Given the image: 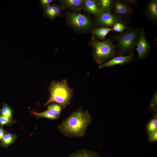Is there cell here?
<instances>
[{
    "instance_id": "15",
    "label": "cell",
    "mask_w": 157,
    "mask_h": 157,
    "mask_svg": "<svg viewBox=\"0 0 157 157\" xmlns=\"http://www.w3.org/2000/svg\"><path fill=\"white\" fill-rule=\"evenodd\" d=\"M60 2L65 6L74 10H80L82 8L83 0H62Z\"/></svg>"
},
{
    "instance_id": "2",
    "label": "cell",
    "mask_w": 157,
    "mask_h": 157,
    "mask_svg": "<svg viewBox=\"0 0 157 157\" xmlns=\"http://www.w3.org/2000/svg\"><path fill=\"white\" fill-rule=\"evenodd\" d=\"M49 90L50 96L44 106L55 103L58 104L63 109H65L69 104L73 97V90L69 87L66 79L52 81Z\"/></svg>"
},
{
    "instance_id": "24",
    "label": "cell",
    "mask_w": 157,
    "mask_h": 157,
    "mask_svg": "<svg viewBox=\"0 0 157 157\" xmlns=\"http://www.w3.org/2000/svg\"><path fill=\"white\" fill-rule=\"evenodd\" d=\"M53 0H40V4L42 8L44 9L46 7L50 5V3L53 2Z\"/></svg>"
},
{
    "instance_id": "28",
    "label": "cell",
    "mask_w": 157,
    "mask_h": 157,
    "mask_svg": "<svg viewBox=\"0 0 157 157\" xmlns=\"http://www.w3.org/2000/svg\"><path fill=\"white\" fill-rule=\"evenodd\" d=\"M124 3H126L131 4H135L137 3V2L135 0H124L122 1Z\"/></svg>"
},
{
    "instance_id": "12",
    "label": "cell",
    "mask_w": 157,
    "mask_h": 157,
    "mask_svg": "<svg viewBox=\"0 0 157 157\" xmlns=\"http://www.w3.org/2000/svg\"><path fill=\"white\" fill-rule=\"evenodd\" d=\"M61 8L58 5L53 4L44 9L43 15L47 17L50 20H53L61 14Z\"/></svg>"
},
{
    "instance_id": "6",
    "label": "cell",
    "mask_w": 157,
    "mask_h": 157,
    "mask_svg": "<svg viewBox=\"0 0 157 157\" xmlns=\"http://www.w3.org/2000/svg\"><path fill=\"white\" fill-rule=\"evenodd\" d=\"M124 22L119 17L116 16L111 11H102L96 16L95 22L101 27L112 28L114 24L117 22Z\"/></svg>"
},
{
    "instance_id": "11",
    "label": "cell",
    "mask_w": 157,
    "mask_h": 157,
    "mask_svg": "<svg viewBox=\"0 0 157 157\" xmlns=\"http://www.w3.org/2000/svg\"><path fill=\"white\" fill-rule=\"evenodd\" d=\"M147 17L153 22L157 20V1L151 0L148 3L144 11Z\"/></svg>"
},
{
    "instance_id": "16",
    "label": "cell",
    "mask_w": 157,
    "mask_h": 157,
    "mask_svg": "<svg viewBox=\"0 0 157 157\" xmlns=\"http://www.w3.org/2000/svg\"><path fill=\"white\" fill-rule=\"evenodd\" d=\"M113 31V30L112 28L100 27L93 30L92 34L101 40H103L108 33Z\"/></svg>"
},
{
    "instance_id": "18",
    "label": "cell",
    "mask_w": 157,
    "mask_h": 157,
    "mask_svg": "<svg viewBox=\"0 0 157 157\" xmlns=\"http://www.w3.org/2000/svg\"><path fill=\"white\" fill-rule=\"evenodd\" d=\"M113 0H99L98 4L101 11H110L112 8Z\"/></svg>"
},
{
    "instance_id": "25",
    "label": "cell",
    "mask_w": 157,
    "mask_h": 157,
    "mask_svg": "<svg viewBox=\"0 0 157 157\" xmlns=\"http://www.w3.org/2000/svg\"><path fill=\"white\" fill-rule=\"evenodd\" d=\"M149 135V140L151 142H156L157 140V130Z\"/></svg>"
},
{
    "instance_id": "10",
    "label": "cell",
    "mask_w": 157,
    "mask_h": 157,
    "mask_svg": "<svg viewBox=\"0 0 157 157\" xmlns=\"http://www.w3.org/2000/svg\"><path fill=\"white\" fill-rule=\"evenodd\" d=\"M82 8L87 12L94 14L96 16L102 12L99 7L98 3L93 0H83Z\"/></svg>"
},
{
    "instance_id": "17",
    "label": "cell",
    "mask_w": 157,
    "mask_h": 157,
    "mask_svg": "<svg viewBox=\"0 0 157 157\" xmlns=\"http://www.w3.org/2000/svg\"><path fill=\"white\" fill-rule=\"evenodd\" d=\"M31 112L37 118H43L53 120L59 119L55 115L47 109L41 113H37L33 111H31Z\"/></svg>"
},
{
    "instance_id": "8",
    "label": "cell",
    "mask_w": 157,
    "mask_h": 157,
    "mask_svg": "<svg viewBox=\"0 0 157 157\" xmlns=\"http://www.w3.org/2000/svg\"><path fill=\"white\" fill-rule=\"evenodd\" d=\"M115 13L119 17H125L130 15L133 11L131 8L122 1H113L112 6Z\"/></svg>"
},
{
    "instance_id": "22",
    "label": "cell",
    "mask_w": 157,
    "mask_h": 157,
    "mask_svg": "<svg viewBox=\"0 0 157 157\" xmlns=\"http://www.w3.org/2000/svg\"><path fill=\"white\" fill-rule=\"evenodd\" d=\"M16 122L15 120L7 118L0 115V125L3 127L4 125L11 126Z\"/></svg>"
},
{
    "instance_id": "7",
    "label": "cell",
    "mask_w": 157,
    "mask_h": 157,
    "mask_svg": "<svg viewBox=\"0 0 157 157\" xmlns=\"http://www.w3.org/2000/svg\"><path fill=\"white\" fill-rule=\"evenodd\" d=\"M136 47L138 53V59H142L147 56L149 52L150 46L146 39L144 30L143 28L140 29Z\"/></svg>"
},
{
    "instance_id": "27",
    "label": "cell",
    "mask_w": 157,
    "mask_h": 157,
    "mask_svg": "<svg viewBox=\"0 0 157 157\" xmlns=\"http://www.w3.org/2000/svg\"><path fill=\"white\" fill-rule=\"evenodd\" d=\"M6 132L7 131L6 130L3 129V127H1L0 128V143L4 135Z\"/></svg>"
},
{
    "instance_id": "9",
    "label": "cell",
    "mask_w": 157,
    "mask_h": 157,
    "mask_svg": "<svg viewBox=\"0 0 157 157\" xmlns=\"http://www.w3.org/2000/svg\"><path fill=\"white\" fill-rule=\"evenodd\" d=\"M133 54L129 56H119L113 58L109 61L100 65L99 68H101L106 67H110L117 65H121L129 63L132 61Z\"/></svg>"
},
{
    "instance_id": "23",
    "label": "cell",
    "mask_w": 157,
    "mask_h": 157,
    "mask_svg": "<svg viewBox=\"0 0 157 157\" xmlns=\"http://www.w3.org/2000/svg\"><path fill=\"white\" fill-rule=\"evenodd\" d=\"M126 28V27L124 25L119 22L115 23L112 27L113 31L120 33L122 32Z\"/></svg>"
},
{
    "instance_id": "26",
    "label": "cell",
    "mask_w": 157,
    "mask_h": 157,
    "mask_svg": "<svg viewBox=\"0 0 157 157\" xmlns=\"http://www.w3.org/2000/svg\"><path fill=\"white\" fill-rule=\"evenodd\" d=\"M157 93H156L154 97L152 99L150 103V107L153 110L154 108H156L157 105Z\"/></svg>"
},
{
    "instance_id": "3",
    "label": "cell",
    "mask_w": 157,
    "mask_h": 157,
    "mask_svg": "<svg viewBox=\"0 0 157 157\" xmlns=\"http://www.w3.org/2000/svg\"><path fill=\"white\" fill-rule=\"evenodd\" d=\"M90 44L92 49L94 59L99 65L115 55V46L110 39L100 41L92 37Z\"/></svg>"
},
{
    "instance_id": "21",
    "label": "cell",
    "mask_w": 157,
    "mask_h": 157,
    "mask_svg": "<svg viewBox=\"0 0 157 157\" xmlns=\"http://www.w3.org/2000/svg\"><path fill=\"white\" fill-rule=\"evenodd\" d=\"M146 130L148 135L157 130L156 115H154L153 118L149 121L147 124Z\"/></svg>"
},
{
    "instance_id": "1",
    "label": "cell",
    "mask_w": 157,
    "mask_h": 157,
    "mask_svg": "<svg viewBox=\"0 0 157 157\" xmlns=\"http://www.w3.org/2000/svg\"><path fill=\"white\" fill-rule=\"evenodd\" d=\"M92 121L88 111L80 107L72 113L58 126L59 131L64 135L81 138L85 134Z\"/></svg>"
},
{
    "instance_id": "5",
    "label": "cell",
    "mask_w": 157,
    "mask_h": 157,
    "mask_svg": "<svg viewBox=\"0 0 157 157\" xmlns=\"http://www.w3.org/2000/svg\"><path fill=\"white\" fill-rule=\"evenodd\" d=\"M67 20L70 25L78 30H87L91 28L92 26L90 19L83 14L69 13L67 15Z\"/></svg>"
},
{
    "instance_id": "13",
    "label": "cell",
    "mask_w": 157,
    "mask_h": 157,
    "mask_svg": "<svg viewBox=\"0 0 157 157\" xmlns=\"http://www.w3.org/2000/svg\"><path fill=\"white\" fill-rule=\"evenodd\" d=\"M69 157H101L94 151L86 149H82L71 154Z\"/></svg>"
},
{
    "instance_id": "20",
    "label": "cell",
    "mask_w": 157,
    "mask_h": 157,
    "mask_svg": "<svg viewBox=\"0 0 157 157\" xmlns=\"http://www.w3.org/2000/svg\"><path fill=\"white\" fill-rule=\"evenodd\" d=\"M63 109L59 104L55 103L49 105L47 107V110L55 115L59 118L60 117Z\"/></svg>"
},
{
    "instance_id": "4",
    "label": "cell",
    "mask_w": 157,
    "mask_h": 157,
    "mask_svg": "<svg viewBox=\"0 0 157 157\" xmlns=\"http://www.w3.org/2000/svg\"><path fill=\"white\" fill-rule=\"evenodd\" d=\"M140 31L137 28L130 29L115 37L121 54L127 53L133 50L138 41Z\"/></svg>"
},
{
    "instance_id": "14",
    "label": "cell",
    "mask_w": 157,
    "mask_h": 157,
    "mask_svg": "<svg viewBox=\"0 0 157 157\" xmlns=\"http://www.w3.org/2000/svg\"><path fill=\"white\" fill-rule=\"evenodd\" d=\"M17 138L16 134L7 132L4 135L0 145L3 148H7L13 143Z\"/></svg>"
},
{
    "instance_id": "19",
    "label": "cell",
    "mask_w": 157,
    "mask_h": 157,
    "mask_svg": "<svg viewBox=\"0 0 157 157\" xmlns=\"http://www.w3.org/2000/svg\"><path fill=\"white\" fill-rule=\"evenodd\" d=\"M13 111L11 108L7 104H3L0 110V115L9 118L13 119Z\"/></svg>"
}]
</instances>
